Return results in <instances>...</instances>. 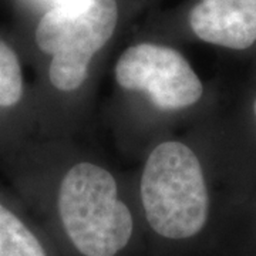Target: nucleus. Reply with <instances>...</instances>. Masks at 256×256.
I'll return each mask as SVG.
<instances>
[{
    "label": "nucleus",
    "instance_id": "f257e3e1",
    "mask_svg": "<svg viewBox=\"0 0 256 256\" xmlns=\"http://www.w3.org/2000/svg\"><path fill=\"white\" fill-rule=\"evenodd\" d=\"M141 202L152 230L166 239L200 234L210 216V191L198 156L180 141H165L146 158Z\"/></svg>",
    "mask_w": 256,
    "mask_h": 256
},
{
    "label": "nucleus",
    "instance_id": "f03ea898",
    "mask_svg": "<svg viewBox=\"0 0 256 256\" xmlns=\"http://www.w3.org/2000/svg\"><path fill=\"white\" fill-rule=\"evenodd\" d=\"M57 210L64 232L84 256H116L132 236V215L112 174L100 165L80 162L66 172Z\"/></svg>",
    "mask_w": 256,
    "mask_h": 256
},
{
    "label": "nucleus",
    "instance_id": "7ed1b4c3",
    "mask_svg": "<svg viewBox=\"0 0 256 256\" xmlns=\"http://www.w3.org/2000/svg\"><path fill=\"white\" fill-rule=\"evenodd\" d=\"M117 23V0H76L43 13L34 40L50 56L48 78L56 90L70 92L82 87L92 57L108 43Z\"/></svg>",
    "mask_w": 256,
    "mask_h": 256
},
{
    "label": "nucleus",
    "instance_id": "20e7f679",
    "mask_svg": "<svg viewBox=\"0 0 256 256\" xmlns=\"http://www.w3.org/2000/svg\"><path fill=\"white\" fill-rule=\"evenodd\" d=\"M116 82L128 92H144L161 110H181L202 98L204 84L178 50L140 43L120 56Z\"/></svg>",
    "mask_w": 256,
    "mask_h": 256
},
{
    "label": "nucleus",
    "instance_id": "39448f33",
    "mask_svg": "<svg viewBox=\"0 0 256 256\" xmlns=\"http://www.w3.org/2000/svg\"><path fill=\"white\" fill-rule=\"evenodd\" d=\"M194 34L232 52L256 47V0H200L190 13Z\"/></svg>",
    "mask_w": 256,
    "mask_h": 256
},
{
    "label": "nucleus",
    "instance_id": "423d86ee",
    "mask_svg": "<svg viewBox=\"0 0 256 256\" xmlns=\"http://www.w3.org/2000/svg\"><path fill=\"white\" fill-rule=\"evenodd\" d=\"M0 256H47L42 240L16 212L0 201Z\"/></svg>",
    "mask_w": 256,
    "mask_h": 256
},
{
    "label": "nucleus",
    "instance_id": "0eeeda50",
    "mask_svg": "<svg viewBox=\"0 0 256 256\" xmlns=\"http://www.w3.org/2000/svg\"><path fill=\"white\" fill-rule=\"evenodd\" d=\"M24 82L18 53L0 38V108H13L23 98Z\"/></svg>",
    "mask_w": 256,
    "mask_h": 256
},
{
    "label": "nucleus",
    "instance_id": "6e6552de",
    "mask_svg": "<svg viewBox=\"0 0 256 256\" xmlns=\"http://www.w3.org/2000/svg\"><path fill=\"white\" fill-rule=\"evenodd\" d=\"M72 2H76V0H50L48 9L53 8V6H57V4H66V3H72Z\"/></svg>",
    "mask_w": 256,
    "mask_h": 256
},
{
    "label": "nucleus",
    "instance_id": "1a4fd4ad",
    "mask_svg": "<svg viewBox=\"0 0 256 256\" xmlns=\"http://www.w3.org/2000/svg\"><path fill=\"white\" fill-rule=\"evenodd\" d=\"M250 110H252V116H254V120H255V124H256V94L254 96V100H252Z\"/></svg>",
    "mask_w": 256,
    "mask_h": 256
}]
</instances>
